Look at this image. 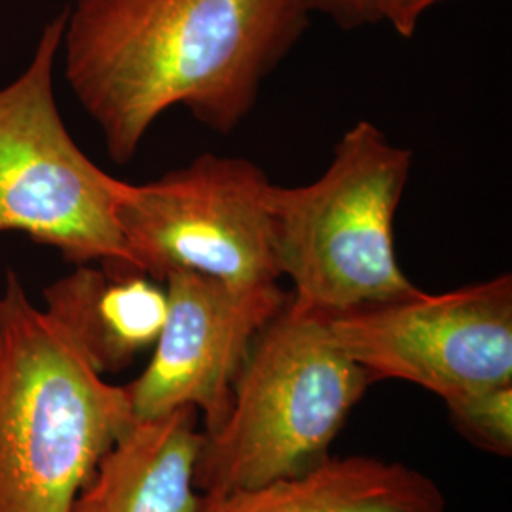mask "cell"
<instances>
[{
	"mask_svg": "<svg viewBox=\"0 0 512 512\" xmlns=\"http://www.w3.org/2000/svg\"><path fill=\"white\" fill-rule=\"evenodd\" d=\"M308 16L302 0H76L65 76L112 162L128 164L171 107L232 133Z\"/></svg>",
	"mask_w": 512,
	"mask_h": 512,
	"instance_id": "6da1fadb",
	"label": "cell"
},
{
	"mask_svg": "<svg viewBox=\"0 0 512 512\" xmlns=\"http://www.w3.org/2000/svg\"><path fill=\"white\" fill-rule=\"evenodd\" d=\"M133 420L126 387L107 382L8 270L0 291V512H69Z\"/></svg>",
	"mask_w": 512,
	"mask_h": 512,
	"instance_id": "7a4b0ae2",
	"label": "cell"
},
{
	"mask_svg": "<svg viewBox=\"0 0 512 512\" xmlns=\"http://www.w3.org/2000/svg\"><path fill=\"white\" fill-rule=\"evenodd\" d=\"M372 384L334 340L329 315L289 294L256 334L226 420L203 433L198 492L260 486L327 461L332 442Z\"/></svg>",
	"mask_w": 512,
	"mask_h": 512,
	"instance_id": "3957f363",
	"label": "cell"
},
{
	"mask_svg": "<svg viewBox=\"0 0 512 512\" xmlns=\"http://www.w3.org/2000/svg\"><path fill=\"white\" fill-rule=\"evenodd\" d=\"M412 152L361 120L306 186L270 188L274 251L298 304L336 315L420 293L395 253V215Z\"/></svg>",
	"mask_w": 512,
	"mask_h": 512,
	"instance_id": "277c9868",
	"label": "cell"
},
{
	"mask_svg": "<svg viewBox=\"0 0 512 512\" xmlns=\"http://www.w3.org/2000/svg\"><path fill=\"white\" fill-rule=\"evenodd\" d=\"M65 23L67 10L42 29L27 69L0 88V234L19 232L74 266L133 274L118 224L128 183L82 152L55 103Z\"/></svg>",
	"mask_w": 512,
	"mask_h": 512,
	"instance_id": "5b68a950",
	"label": "cell"
},
{
	"mask_svg": "<svg viewBox=\"0 0 512 512\" xmlns=\"http://www.w3.org/2000/svg\"><path fill=\"white\" fill-rule=\"evenodd\" d=\"M270 188L251 160L215 154L156 181L128 183L118 224L131 272L160 283L173 272L238 287L279 283Z\"/></svg>",
	"mask_w": 512,
	"mask_h": 512,
	"instance_id": "8992f818",
	"label": "cell"
},
{
	"mask_svg": "<svg viewBox=\"0 0 512 512\" xmlns=\"http://www.w3.org/2000/svg\"><path fill=\"white\" fill-rule=\"evenodd\" d=\"M338 346L374 382L401 380L444 403L512 384V277L329 315Z\"/></svg>",
	"mask_w": 512,
	"mask_h": 512,
	"instance_id": "52a82bcc",
	"label": "cell"
},
{
	"mask_svg": "<svg viewBox=\"0 0 512 512\" xmlns=\"http://www.w3.org/2000/svg\"><path fill=\"white\" fill-rule=\"evenodd\" d=\"M167 313L147 368L124 385L135 420L194 406L203 433L226 420L239 370L256 334L289 294L279 283L238 287L194 272L164 279Z\"/></svg>",
	"mask_w": 512,
	"mask_h": 512,
	"instance_id": "ba28073f",
	"label": "cell"
},
{
	"mask_svg": "<svg viewBox=\"0 0 512 512\" xmlns=\"http://www.w3.org/2000/svg\"><path fill=\"white\" fill-rule=\"evenodd\" d=\"M203 427L194 406L133 420L97 463L69 512H196Z\"/></svg>",
	"mask_w": 512,
	"mask_h": 512,
	"instance_id": "9c48e42d",
	"label": "cell"
},
{
	"mask_svg": "<svg viewBox=\"0 0 512 512\" xmlns=\"http://www.w3.org/2000/svg\"><path fill=\"white\" fill-rule=\"evenodd\" d=\"M431 476L401 461L329 458L302 475L220 494H202L196 512H446Z\"/></svg>",
	"mask_w": 512,
	"mask_h": 512,
	"instance_id": "30bf717a",
	"label": "cell"
},
{
	"mask_svg": "<svg viewBox=\"0 0 512 512\" xmlns=\"http://www.w3.org/2000/svg\"><path fill=\"white\" fill-rule=\"evenodd\" d=\"M42 298V310L103 376L126 370L154 348L167 313L164 283L101 264H78L50 283Z\"/></svg>",
	"mask_w": 512,
	"mask_h": 512,
	"instance_id": "8fae6325",
	"label": "cell"
},
{
	"mask_svg": "<svg viewBox=\"0 0 512 512\" xmlns=\"http://www.w3.org/2000/svg\"><path fill=\"white\" fill-rule=\"evenodd\" d=\"M446 410L463 439L476 448L509 458L512 454V384L448 401Z\"/></svg>",
	"mask_w": 512,
	"mask_h": 512,
	"instance_id": "7c38bea8",
	"label": "cell"
},
{
	"mask_svg": "<svg viewBox=\"0 0 512 512\" xmlns=\"http://www.w3.org/2000/svg\"><path fill=\"white\" fill-rule=\"evenodd\" d=\"M378 21H385L403 38L416 35L421 16L444 0H372Z\"/></svg>",
	"mask_w": 512,
	"mask_h": 512,
	"instance_id": "4fadbf2b",
	"label": "cell"
},
{
	"mask_svg": "<svg viewBox=\"0 0 512 512\" xmlns=\"http://www.w3.org/2000/svg\"><path fill=\"white\" fill-rule=\"evenodd\" d=\"M308 12L327 14L342 29L378 23L372 0H302Z\"/></svg>",
	"mask_w": 512,
	"mask_h": 512,
	"instance_id": "5bb4252c",
	"label": "cell"
}]
</instances>
